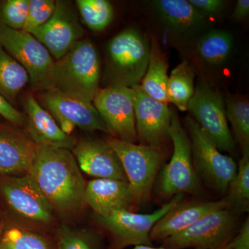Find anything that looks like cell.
<instances>
[{"label": "cell", "mask_w": 249, "mask_h": 249, "mask_svg": "<svg viewBox=\"0 0 249 249\" xmlns=\"http://www.w3.org/2000/svg\"><path fill=\"white\" fill-rule=\"evenodd\" d=\"M58 219L78 217L86 207V182L71 150L37 145L29 173Z\"/></svg>", "instance_id": "1"}, {"label": "cell", "mask_w": 249, "mask_h": 249, "mask_svg": "<svg viewBox=\"0 0 249 249\" xmlns=\"http://www.w3.org/2000/svg\"><path fill=\"white\" fill-rule=\"evenodd\" d=\"M0 212L3 221L49 232L58 217L30 175L0 178Z\"/></svg>", "instance_id": "2"}, {"label": "cell", "mask_w": 249, "mask_h": 249, "mask_svg": "<svg viewBox=\"0 0 249 249\" xmlns=\"http://www.w3.org/2000/svg\"><path fill=\"white\" fill-rule=\"evenodd\" d=\"M100 77L101 61L97 50L91 41L81 40L55 62L52 89L92 102L99 89Z\"/></svg>", "instance_id": "3"}, {"label": "cell", "mask_w": 249, "mask_h": 249, "mask_svg": "<svg viewBox=\"0 0 249 249\" xmlns=\"http://www.w3.org/2000/svg\"><path fill=\"white\" fill-rule=\"evenodd\" d=\"M150 46L145 36L127 29L111 39L106 52L107 87L132 88L140 85L150 60Z\"/></svg>", "instance_id": "4"}, {"label": "cell", "mask_w": 249, "mask_h": 249, "mask_svg": "<svg viewBox=\"0 0 249 249\" xmlns=\"http://www.w3.org/2000/svg\"><path fill=\"white\" fill-rule=\"evenodd\" d=\"M106 140L120 159L133 196L134 207L145 204L150 199L155 178L164 161V152L160 147L137 145L111 136Z\"/></svg>", "instance_id": "5"}, {"label": "cell", "mask_w": 249, "mask_h": 249, "mask_svg": "<svg viewBox=\"0 0 249 249\" xmlns=\"http://www.w3.org/2000/svg\"><path fill=\"white\" fill-rule=\"evenodd\" d=\"M169 137L173 144V153L160 175V194L169 198L184 193L200 196L202 188L193 165L191 141L176 111H172Z\"/></svg>", "instance_id": "6"}, {"label": "cell", "mask_w": 249, "mask_h": 249, "mask_svg": "<svg viewBox=\"0 0 249 249\" xmlns=\"http://www.w3.org/2000/svg\"><path fill=\"white\" fill-rule=\"evenodd\" d=\"M0 45L27 71L33 89L42 92L52 89L55 61L31 33L0 24Z\"/></svg>", "instance_id": "7"}, {"label": "cell", "mask_w": 249, "mask_h": 249, "mask_svg": "<svg viewBox=\"0 0 249 249\" xmlns=\"http://www.w3.org/2000/svg\"><path fill=\"white\" fill-rule=\"evenodd\" d=\"M186 124L198 178L218 194L226 195L229 183L237 173V163L231 157L221 153L193 118L188 116Z\"/></svg>", "instance_id": "8"}, {"label": "cell", "mask_w": 249, "mask_h": 249, "mask_svg": "<svg viewBox=\"0 0 249 249\" xmlns=\"http://www.w3.org/2000/svg\"><path fill=\"white\" fill-rule=\"evenodd\" d=\"M183 194H178L160 209L150 214L132 211H115L106 217L96 216L98 224L110 236L111 249H124L129 246H150V232L156 223L182 201Z\"/></svg>", "instance_id": "9"}, {"label": "cell", "mask_w": 249, "mask_h": 249, "mask_svg": "<svg viewBox=\"0 0 249 249\" xmlns=\"http://www.w3.org/2000/svg\"><path fill=\"white\" fill-rule=\"evenodd\" d=\"M188 110L219 150L235 154V142L228 125L224 98L216 88L206 82L199 83L188 103Z\"/></svg>", "instance_id": "10"}, {"label": "cell", "mask_w": 249, "mask_h": 249, "mask_svg": "<svg viewBox=\"0 0 249 249\" xmlns=\"http://www.w3.org/2000/svg\"><path fill=\"white\" fill-rule=\"evenodd\" d=\"M233 211H213L178 235L163 241L168 249H222L235 235L237 217Z\"/></svg>", "instance_id": "11"}, {"label": "cell", "mask_w": 249, "mask_h": 249, "mask_svg": "<svg viewBox=\"0 0 249 249\" xmlns=\"http://www.w3.org/2000/svg\"><path fill=\"white\" fill-rule=\"evenodd\" d=\"M39 99L42 107L68 135H71L78 127L85 132L101 131L113 137L112 132L92 102L69 96L54 89L42 92Z\"/></svg>", "instance_id": "12"}, {"label": "cell", "mask_w": 249, "mask_h": 249, "mask_svg": "<svg viewBox=\"0 0 249 249\" xmlns=\"http://www.w3.org/2000/svg\"><path fill=\"white\" fill-rule=\"evenodd\" d=\"M92 103L108 126L113 137L133 142L138 141L134 109V91L124 87L98 89Z\"/></svg>", "instance_id": "13"}, {"label": "cell", "mask_w": 249, "mask_h": 249, "mask_svg": "<svg viewBox=\"0 0 249 249\" xmlns=\"http://www.w3.org/2000/svg\"><path fill=\"white\" fill-rule=\"evenodd\" d=\"M30 33L58 60L81 40L85 32L73 4L60 0L55 1L52 18Z\"/></svg>", "instance_id": "14"}, {"label": "cell", "mask_w": 249, "mask_h": 249, "mask_svg": "<svg viewBox=\"0 0 249 249\" xmlns=\"http://www.w3.org/2000/svg\"><path fill=\"white\" fill-rule=\"evenodd\" d=\"M132 89L136 130L141 145L161 147L170 139L172 111L167 104L144 92L140 85Z\"/></svg>", "instance_id": "15"}, {"label": "cell", "mask_w": 249, "mask_h": 249, "mask_svg": "<svg viewBox=\"0 0 249 249\" xmlns=\"http://www.w3.org/2000/svg\"><path fill=\"white\" fill-rule=\"evenodd\" d=\"M71 152L80 170L89 176L127 181L120 159L107 141L82 138Z\"/></svg>", "instance_id": "16"}, {"label": "cell", "mask_w": 249, "mask_h": 249, "mask_svg": "<svg viewBox=\"0 0 249 249\" xmlns=\"http://www.w3.org/2000/svg\"><path fill=\"white\" fill-rule=\"evenodd\" d=\"M37 145L17 127L0 123V178L30 173Z\"/></svg>", "instance_id": "17"}, {"label": "cell", "mask_w": 249, "mask_h": 249, "mask_svg": "<svg viewBox=\"0 0 249 249\" xmlns=\"http://www.w3.org/2000/svg\"><path fill=\"white\" fill-rule=\"evenodd\" d=\"M25 127L28 137L36 145L72 150L76 140L62 130L53 116L42 107L34 95L26 98Z\"/></svg>", "instance_id": "18"}, {"label": "cell", "mask_w": 249, "mask_h": 249, "mask_svg": "<svg viewBox=\"0 0 249 249\" xmlns=\"http://www.w3.org/2000/svg\"><path fill=\"white\" fill-rule=\"evenodd\" d=\"M223 209H228L224 199L215 201H181L156 223L150 232V239L152 242H163L183 232L206 214Z\"/></svg>", "instance_id": "19"}, {"label": "cell", "mask_w": 249, "mask_h": 249, "mask_svg": "<svg viewBox=\"0 0 249 249\" xmlns=\"http://www.w3.org/2000/svg\"><path fill=\"white\" fill-rule=\"evenodd\" d=\"M85 198L96 216L106 217L115 211H132L133 196L127 181L94 178L86 183Z\"/></svg>", "instance_id": "20"}, {"label": "cell", "mask_w": 249, "mask_h": 249, "mask_svg": "<svg viewBox=\"0 0 249 249\" xmlns=\"http://www.w3.org/2000/svg\"><path fill=\"white\" fill-rule=\"evenodd\" d=\"M159 17L170 30L186 36L198 34L206 25L205 18L185 0H159L153 2Z\"/></svg>", "instance_id": "21"}, {"label": "cell", "mask_w": 249, "mask_h": 249, "mask_svg": "<svg viewBox=\"0 0 249 249\" xmlns=\"http://www.w3.org/2000/svg\"><path fill=\"white\" fill-rule=\"evenodd\" d=\"M168 64L157 41L150 47V60L140 86L150 97L168 104Z\"/></svg>", "instance_id": "22"}, {"label": "cell", "mask_w": 249, "mask_h": 249, "mask_svg": "<svg viewBox=\"0 0 249 249\" xmlns=\"http://www.w3.org/2000/svg\"><path fill=\"white\" fill-rule=\"evenodd\" d=\"M3 224L0 249H55L53 236L48 232L6 221Z\"/></svg>", "instance_id": "23"}, {"label": "cell", "mask_w": 249, "mask_h": 249, "mask_svg": "<svg viewBox=\"0 0 249 249\" xmlns=\"http://www.w3.org/2000/svg\"><path fill=\"white\" fill-rule=\"evenodd\" d=\"M29 83L25 70L0 45V94L12 104Z\"/></svg>", "instance_id": "24"}, {"label": "cell", "mask_w": 249, "mask_h": 249, "mask_svg": "<svg viewBox=\"0 0 249 249\" xmlns=\"http://www.w3.org/2000/svg\"><path fill=\"white\" fill-rule=\"evenodd\" d=\"M195 71L191 64L184 60L172 71L168 78V101L179 110H188V103L195 92Z\"/></svg>", "instance_id": "25"}, {"label": "cell", "mask_w": 249, "mask_h": 249, "mask_svg": "<svg viewBox=\"0 0 249 249\" xmlns=\"http://www.w3.org/2000/svg\"><path fill=\"white\" fill-rule=\"evenodd\" d=\"M233 37L231 33L213 30L206 33L198 41L196 49L202 61L213 66L224 63L231 53Z\"/></svg>", "instance_id": "26"}, {"label": "cell", "mask_w": 249, "mask_h": 249, "mask_svg": "<svg viewBox=\"0 0 249 249\" xmlns=\"http://www.w3.org/2000/svg\"><path fill=\"white\" fill-rule=\"evenodd\" d=\"M224 198L228 209L235 214L248 212L249 206V152H243L235 176L229 183Z\"/></svg>", "instance_id": "27"}, {"label": "cell", "mask_w": 249, "mask_h": 249, "mask_svg": "<svg viewBox=\"0 0 249 249\" xmlns=\"http://www.w3.org/2000/svg\"><path fill=\"white\" fill-rule=\"evenodd\" d=\"M225 114L231 124L236 142L243 152H249V103L245 98L229 95L225 99Z\"/></svg>", "instance_id": "28"}, {"label": "cell", "mask_w": 249, "mask_h": 249, "mask_svg": "<svg viewBox=\"0 0 249 249\" xmlns=\"http://www.w3.org/2000/svg\"><path fill=\"white\" fill-rule=\"evenodd\" d=\"M55 249H102V240L97 232L88 229L62 224L53 235Z\"/></svg>", "instance_id": "29"}, {"label": "cell", "mask_w": 249, "mask_h": 249, "mask_svg": "<svg viewBox=\"0 0 249 249\" xmlns=\"http://www.w3.org/2000/svg\"><path fill=\"white\" fill-rule=\"evenodd\" d=\"M77 9L83 22L89 29L101 31L114 19L112 5L106 0H77Z\"/></svg>", "instance_id": "30"}, {"label": "cell", "mask_w": 249, "mask_h": 249, "mask_svg": "<svg viewBox=\"0 0 249 249\" xmlns=\"http://www.w3.org/2000/svg\"><path fill=\"white\" fill-rule=\"evenodd\" d=\"M29 0H7L0 5V24L22 30L28 16Z\"/></svg>", "instance_id": "31"}, {"label": "cell", "mask_w": 249, "mask_h": 249, "mask_svg": "<svg viewBox=\"0 0 249 249\" xmlns=\"http://www.w3.org/2000/svg\"><path fill=\"white\" fill-rule=\"evenodd\" d=\"M55 8L53 0H29L27 19L22 30L30 33L43 25L53 16Z\"/></svg>", "instance_id": "32"}, {"label": "cell", "mask_w": 249, "mask_h": 249, "mask_svg": "<svg viewBox=\"0 0 249 249\" xmlns=\"http://www.w3.org/2000/svg\"><path fill=\"white\" fill-rule=\"evenodd\" d=\"M0 117L15 127H22L25 123V115L0 94Z\"/></svg>", "instance_id": "33"}, {"label": "cell", "mask_w": 249, "mask_h": 249, "mask_svg": "<svg viewBox=\"0 0 249 249\" xmlns=\"http://www.w3.org/2000/svg\"><path fill=\"white\" fill-rule=\"evenodd\" d=\"M188 2L204 18L219 14L225 4L222 0H188Z\"/></svg>", "instance_id": "34"}, {"label": "cell", "mask_w": 249, "mask_h": 249, "mask_svg": "<svg viewBox=\"0 0 249 249\" xmlns=\"http://www.w3.org/2000/svg\"><path fill=\"white\" fill-rule=\"evenodd\" d=\"M222 249H249V219Z\"/></svg>", "instance_id": "35"}, {"label": "cell", "mask_w": 249, "mask_h": 249, "mask_svg": "<svg viewBox=\"0 0 249 249\" xmlns=\"http://www.w3.org/2000/svg\"><path fill=\"white\" fill-rule=\"evenodd\" d=\"M249 0H239L236 4L235 9L232 13V18L235 20H242L249 16Z\"/></svg>", "instance_id": "36"}, {"label": "cell", "mask_w": 249, "mask_h": 249, "mask_svg": "<svg viewBox=\"0 0 249 249\" xmlns=\"http://www.w3.org/2000/svg\"><path fill=\"white\" fill-rule=\"evenodd\" d=\"M168 249L166 248H164V247H160V248H155V247H150V246H144V245H140V246H136L134 247V249Z\"/></svg>", "instance_id": "37"}, {"label": "cell", "mask_w": 249, "mask_h": 249, "mask_svg": "<svg viewBox=\"0 0 249 249\" xmlns=\"http://www.w3.org/2000/svg\"><path fill=\"white\" fill-rule=\"evenodd\" d=\"M3 230H4V224H0V237L2 234Z\"/></svg>", "instance_id": "38"}, {"label": "cell", "mask_w": 249, "mask_h": 249, "mask_svg": "<svg viewBox=\"0 0 249 249\" xmlns=\"http://www.w3.org/2000/svg\"><path fill=\"white\" fill-rule=\"evenodd\" d=\"M2 218H1V212H0V224H2Z\"/></svg>", "instance_id": "39"}, {"label": "cell", "mask_w": 249, "mask_h": 249, "mask_svg": "<svg viewBox=\"0 0 249 249\" xmlns=\"http://www.w3.org/2000/svg\"><path fill=\"white\" fill-rule=\"evenodd\" d=\"M1 117H0V123L2 122V121H1Z\"/></svg>", "instance_id": "40"}]
</instances>
